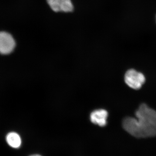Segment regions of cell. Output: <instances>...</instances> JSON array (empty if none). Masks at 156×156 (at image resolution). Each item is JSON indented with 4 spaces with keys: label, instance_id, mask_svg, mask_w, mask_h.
<instances>
[{
    "label": "cell",
    "instance_id": "cell-4",
    "mask_svg": "<svg viewBox=\"0 0 156 156\" xmlns=\"http://www.w3.org/2000/svg\"><path fill=\"white\" fill-rule=\"evenodd\" d=\"M108 113L104 109H98L94 111L90 115V120L93 124L104 127L107 124Z\"/></svg>",
    "mask_w": 156,
    "mask_h": 156
},
{
    "label": "cell",
    "instance_id": "cell-7",
    "mask_svg": "<svg viewBox=\"0 0 156 156\" xmlns=\"http://www.w3.org/2000/svg\"><path fill=\"white\" fill-rule=\"evenodd\" d=\"M47 2L50 8L54 12H58L61 11L58 0H47Z\"/></svg>",
    "mask_w": 156,
    "mask_h": 156
},
{
    "label": "cell",
    "instance_id": "cell-2",
    "mask_svg": "<svg viewBox=\"0 0 156 156\" xmlns=\"http://www.w3.org/2000/svg\"><path fill=\"white\" fill-rule=\"evenodd\" d=\"M126 84L132 89H139L145 82V78L142 73L134 69L128 70L125 76Z\"/></svg>",
    "mask_w": 156,
    "mask_h": 156
},
{
    "label": "cell",
    "instance_id": "cell-3",
    "mask_svg": "<svg viewBox=\"0 0 156 156\" xmlns=\"http://www.w3.org/2000/svg\"><path fill=\"white\" fill-rule=\"evenodd\" d=\"M15 47V42L10 34L0 32V53L8 54L11 53Z\"/></svg>",
    "mask_w": 156,
    "mask_h": 156
},
{
    "label": "cell",
    "instance_id": "cell-6",
    "mask_svg": "<svg viewBox=\"0 0 156 156\" xmlns=\"http://www.w3.org/2000/svg\"><path fill=\"white\" fill-rule=\"evenodd\" d=\"M62 12H71L73 11V6L71 0H58Z\"/></svg>",
    "mask_w": 156,
    "mask_h": 156
},
{
    "label": "cell",
    "instance_id": "cell-1",
    "mask_svg": "<svg viewBox=\"0 0 156 156\" xmlns=\"http://www.w3.org/2000/svg\"><path fill=\"white\" fill-rule=\"evenodd\" d=\"M136 119L128 117L124 120V129L134 137L145 138L156 136V112L142 104L135 113Z\"/></svg>",
    "mask_w": 156,
    "mask_h": 156
},
{
    "label": "cell",
    "instance_id": "cell-5",
    "mask_svg": "<svg viewBox=\"0 0 156 156\" xmlns=\"http://www.w3.org/2000/svg\"><path fill=\"white\" fill-rule=\"evenodd\" d=\"M6 139L8 144L14 148H18L21 145L22 141L21 137L16 132H12L9 133L6 136Z\"/></svg>",
    "mask_w": 156,
    "mask_h": 156
},
{
    "label": "cell",
    "instance_id": "cell-8",
    "mask_svg": "<svg viewBox=\"0 0 156 156\" xmlns=\"http://www.w3.org/2000/svg\"><path fill=\"white\" fill-rule=\"evenodd\" d=\"M30 156H42L41 155L37 154H36L31 155H30Z\"/></svg>",
    "mask_w": 156,
    "mask_h": 156
}]
</instances>
